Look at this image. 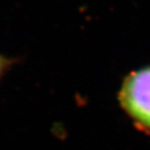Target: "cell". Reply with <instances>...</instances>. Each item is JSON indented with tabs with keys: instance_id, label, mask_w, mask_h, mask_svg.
I'll return each mask as SVG.
<instances>
[{
	"instance_id": "cell-1",
	"label": "cell",
	"mask_w": 150,
	"mask_h": 150,
	"mask_svg": "<svg viewBox=\"0 0 150 150\" xmlns=\"http://www.w3.org/2000/svg\"><path fill=\"white\" fill-rule=\"evenodd\" d=\"M119 100L134 124L150 131V67L139 69L125 78Z\"/></svg>"
},
{
	"instance_id": "cell-2",
	"label": "cell",
	"mask_w": 150,
	"mask_h": 150,
	"mask_svg": "<svg viewBox=\"0 0 150 150\" xmlns=\"http://www.w3.org/2000/svg\"><path fill=\"white\" fill-rule=\"evenodd\" d=\"M17 63H18V59H16L15 57H8L4 54L0 53V79Z\"/></svg>"
}]
</instances>
